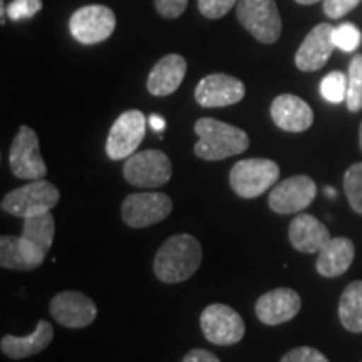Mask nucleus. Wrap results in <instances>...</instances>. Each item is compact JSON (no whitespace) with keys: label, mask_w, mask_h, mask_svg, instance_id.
<instances>
[{"label":"nucleus","mask_w":362,"mask_h":362,"mask_svg":"<svg viewBox=\"0 0 362 362\" xmlns=\"http://www.w3.org/2000/svg\"><path fill=\"white\" fill-rule=\"evenodd\" d=\"M200 327L206 341L215 346H233L245 336L242 315L225 304L208 305L200 315Z\"/></svg>","instance_id":"6e6552de"},{"label":"nucleus","mask_w":362,"mask_h":362,"mask_svg":"<svg viewBox=\"0 0 362 362\" xmlns=\"http://www.w3.org/2000/svg\"><path fill=\"white\" fill-rule=\"evenodd\" d=\"M146 133V117L141 111H126L111 126L106 139V153L112 161L128 160L143 143Z\"/></svg>","instance_id":"9b49d317"},{"label":"nucleus","mask_w":362,"mask_h":362,"mask_svg":"<svg viewBox=\"0 0 362 362\" xmlns=\"http://www.w3.org/2000/svg\"><path fill=\"white\" fill-rule=\"evenodd\" d=\"M272 119L275 126L287 133H302L314 123V112L304 99L293 94H280L274 99L270 107Z\"/></svg>","instance_id":"a211bd4d"},{"label":"nucleus","mask_w":362,"mask_h":362,"mask_svg":"<svg viewBox=\"0 0 362 362\" xmlns=\"http://www.w3.org/2000/svg\"><path fill=\"white\" fill-rule=\"evenodd\" d=\"M149 124H151V128L158 131V133H163V129H165V126H166V121L163 119L161 116L153 115V116H149Z\"/></svg>","instance_id":"f704fd0d"},{"label":"nucleus","mask_w":362,"mask_h":362,"mask_svg":"<svg viewBox=\"0 0 362 362\" xmlns=\"http://www.w3.org/2000/svg\"><path fill=\"white\" fill-rule=\"evenodd\" d=\"M198 143L194 144V155L206 161H220L240 155L250 146V138L243 129L214 117H202L194 123Z\"/></svg>","instance_id":"f03ea898"},{"label":"nucleus","mask_w":362,"mask_h":362,"mask_svg":"<svg viewBox=\"0 0 362 362\" xmlns=\"http://www.w3.org/2000/svg\"><path fill=\"white\" fill-rule=\"evenodd\" d=\"M339 319L349 332H362V280L349 284L339 300Z\"/></svg>","instance_id":"5701e85b"},{"label":"nucleus","mask_w":362,"mask_h":362,"mask_svg":"<svg viewBox=\"0 0 362 362\" xmlns=\"http://www.w3.org/2000/svg\"><path fill=\"white\" fill-rule=\"evenodd\" d=\"M61 193L47 180H34L24 187L8 192L2 200V210L8 215L27 216L49 214L59 203Z\"/></svg>","instance_id":"7ed1b4c3"},{"label":"nucleus","mask_w":362,"mask_h":362,"mask_svg":"<svg viewBox=\"0 0 362 362\" xmlns=\"http://www.w3.org/2000/svg\"><path fill=\"white\" fill-rule=\"evenodd\" d=\"M69 29L78 42L93 45L106 40L116 29V16L101 4L81 7L71 16Z\"/></svg>","instance_id":"9d476101"},{"label":"nucleus","mask_w":362,"mask_h":362,"mask_svg":"<svg viewBox=\"0 0 362 362\" xmlns=\"http://www.w3.org/2000/svg\"><path fill=\"white\" fill-rule=\"evenodd\" d=\"M245 96V86L228 74H210L194 89V99L203 107H226L237 104Z\"/></svg>","instance_id":"4468645a"},{"label":"nucleus","mask_w":362,"mask_h":362,"mask_svg":"<svg viewBox=\"0 0 362 362\" xmlns=\"http://www.w3.org/2000/svg\"><path fill=\"white\" fill-rule=\"evenodd\" d=\"M21 235L49 253L54 242V235H56V221H54L51 211L24 218V228H22Z\"/></svg>","instance_id":"b1692460"},{"label":"nucleus","mask_w":362,"mask_h":362,"mask_svg":"<svg viewBox=\"0 0 362 362\" xmlns=\"http://www.w3.org/2000/svg\"><path fill=\"white\" fill-rule=\"evenodd\" d=\"M183 362H221L214 352L205 349H193L185 356Z\"/></svg>","instance_id":"72a5a7b5"},{"label":"nucleus","mask_w":362,"mask_h":362,"mask_svg":"<svg viewBox=\"0 0 362 362\" xmlns=\"http://www.w3.org/2000/svg\"><path fill=\"white\" fill-rule=\"evenodd\" d=\"M332 39L337 49H341L344 52H354L359 49L362 34L354 24H351V22H344V24L334 27Z\"/></svg>","instance_id":"cd10ccee"},{"label":"nucleus","mask_w":362,"mask_h":362,"mask_svg":"<svg viewBox=\"0 0 362 362\" xmlns=\"http://www.w3.org/2000/svg\"><path fill=\"white\" fill-rule=\"evenodd\" d=\"M347 110L359 112L362 110V54L352 57L347 72Z\"/></svg>","instance_id":"393cba45"},{"label":"nucleus","mask_w":362,"mask_h":362,"mask_svg":"<svg viewBox=\"0 0 362 362\" xmlns=\"http://www.w3.org/2000/svg\"><path fill=\"white\" fill-rule=\"evenodd\" d=\"M297 4H302V6H312V4H317V2H320V0H296ZM324 2V0H322Z\"/></svg>","instance_id":"c9c22d12"},{"label":"nucleus","mask_w":362,"mask_h":362,"mask_svg":"<svg viewBox=\"0 0 362 362\" xmlns=\"http://www.w3.org/2000/svg\"><path fill=\"white\" fill-rule=\"evenodd\" d=\"M54 339V329L47 320H39L37 325L29 336L17 337V336H7L2 337L0 341V349L2 354L7 356L8 359H25V357H33L44 349L51 346Z\"/></svg>","instance_id":"412c9836"},{"label":"nucleus","mask_w":362,"mask_h":362,"mask_svg":"<svg viewBox=\"0 0 362 362\" xmlns=\"http://www.w3.org/2000/svg\"><path fill=\"white\" fill-rule=\"evenodd\" d=\"M280 362H329V359L322 352L314 349V347L302 346L288 351Z\"/></svg>","instance_id":"7c9ffc66"},{"label":"nucleus","mask_w":362,"mask_h":362,"mask_svg":"<svg viewBox=\"0 0 362 362\" xmlns=\"http://www.w3.org/2000/svg\"><path fill=\"white\" fill-rule=\"evenodd\" d=\"M187 74V61L180 54H168L161 57L149 72L146 88L149 94L163 98L173 94L183 83Z\"/></svg>","instance_id":"6ab92c4d"},{"label":"nucleus","mask_w":362,"mask_h":362,"mask_svg":"<svg viewBox=\"0 0 362 362\" xmlns=\"http://www.w3.org/2000/svg\"><path fill=\"white\" fill-rule=\"evenodd\" d=\"M123 173L133 187L160 188L171 180V161L160 149H144L126 160Z\"/></svg>","instance_id":"423d86ee"},{"label":"nucleus","mask_w":362,"mask_h":362,"mask_svg":"<svg viewBox=\"0 0 362 362\" xmlns=\"http://www.w3.org/2000/svg\"><path fill=\"white\" fill-rule=\"evenodd\" d=\"M280 168L267 158H248L235 163L230 171V187L238 197L257 198L277 185Z\"/></svg>","instance_id":"20e7f679"},{"label":"nucleus","mask_w":362,"mask_h":362,"mask_svg":"<svg viewBox=\"0 0 362 362\" xmlns=\"http://www.w3.org/2000/svg\"><path fill=\"white\" fill-rule=\"evenodd\" d=\"M47 252L25 237L2 235L0 238V265L4 269L29 272L44 264Z\"/></svg>","instance_id":"f3484780"},{"label":"nucleus","mask_w":362,"mask_h":362,"mask_svg":"<svg viewBox=\"0 0 362 362\" xmlns=\"http://www.w3.org/2000/svg\"><path fill=\"white\" fill-rule=\"evenodd\" d=\"M320 94L325 101L339 104L347 98V76L341 71H334L325 76L320 83Z\"/></svg>","instance_id":"bb28decb"},{"label":"nucleus","mask_w":362,"mask_h":362,"mask_svg":"<svg viewBox=\"0 0 362 362\" xmlns=\"http://www.w3.org/2000/svg\"><path fill=\"white\" fill-rule=\"evenodd\" d=\"M188 0H155L158 13L165 19H176L187 11Z\"/></svg>","instance_id":"473e14b6"},{"label":"nucleus","mask_w":362,"mask_h":362,"mask_svg":"<svg viewBox=\"0 0 362 362\" xmlns=\"http://www.w3.org/2000/svg\"><path fill=\"white\" fill-rule=\"evenodd\" d=\"M356 248L352 240L346 237L330 238L322 250L317 253L315 269L322 277L334 279L346 274L354 260Z\"/></svg>","instance_id":"4be33fe9"},{"label":"nucleus","mask_w":362,"mask_h":362,"mask_svg":"<svg viewBox=\"0 0 362 362\" xmlns=\"http://www.w3.org/2000/svg\"><path fill=\"white\" fill-rule=\"evenodd\" d=\"M238 0H198V8L208 19H220L225 17Z\"/></svg>","instance_id":"c756f323"},{"label":"nucleus","mask_w":362,"mask_h":362,"mask_svg":"<svg viewBox=\"0 0 362 362\" xmlns=\"http://www.w3.org/2000/svg\"><path fill=\"white\" fill-rule=\"evenodd\" d=\"M317 194L315 181L305 175L291 176L272 188L269 206L279 215H292L305 210Z\"/></svg>","instance_id":"f8f14e48"},{"label":"nucleus","mask_w":362,"mask_h":362,"mask_svg":"<svg viewBox=\"0 0 362 362\" xmlns=\"http://www.w3.org/2000/svg\"><path fill=\"white\" fill-rule=\"evenodd\" d=\"M361 0H324V12L330 19H341L359 6Z\"/></svg>","instance_id":"2f4dec72"},{"label":"nucleus","mask_w":362,"mask_h":362,"mask_svg":"<svg viewBox=\"0 0 362 362\" xmlns=\"http://www.w3.org/2000/svg\"><path fill=\"white\" fill-rule=\"evenodd\" d=\"M202 245L193 235L178 233L166 240L156 252L153 270L163 284L188 280L202 264Z\"/></svg>","instance_id":"f257e3e1"},{"label":"nucleus","mask_w":362,"mask_h":362,"mask_svg":"<svg viewBox=\"0 0 362 362\" xmlns=\"http://www.w3.org/2000/svg\"><path fill=\"white\" fill-rule=\"evenodd\" d=\"M237 17L240 24L264 44L277 42L282 34V19L275 0H238Z\"/></svg>","instance_id":"39448f33"},{"label":"nucleus","mask_w":362,"mask_h":362,"mask_svg":"<svg viewBox=\"0 0 362 362\" xmlns=\"http://www.w3.org/2000/svg\"><path fill=\"white\" fill-rule=\"evenodd\" d=\"M300 296L288 287L274 288L262 296L255 304V314L265 325H280L288 322L300 312Z\"/></svg>","instance_id":"dca6fc26"},{"label":"nucleus","mask_w":362,"mask_h":362,"mask_svg":"<svg viewBox=\"0 0 362 362\" xmlns=\"http://www.w3.org/2000/svg\"><path fill=\"white\" fill-rule=\"evenodd\" d=\"M171 210H173V202L166 193H133L124 198L123 206H121V216L131 228H146V226L168 218Z\"/></svg>","instance_id":"1a4fd4ad"},{"label":"nucleus","mask_w":362,"mask_h":362,"mask_svg":"<svg viewBox=\"0 0 362 362\" xmlns=\"http://www.w3.org/2000/svg\"><path fill=\"white\" fill-rule=\"evenodd\" d=\"M359 146L362 149V123H361V128H359Z\"/></svg>","instance_id":"e433bc0d"},{"label":"nucleus","mask_w":362,"mask_h":362,"mask_svg":"<svg viewBox=\"0 0 362 362\" xmlns=\"http://www.w3.org/2000/svg\"><path fill=\"white\" fill-rule=\"evenodd\" d=\"M11 171L21 180H42L47 175L42 155H40L37 133L29 126H21L13 138L8 155Z\"/></svg>","instance_id":"0eeeda50"},{"label":"nucleus","mask_w":362,"mask_h":362,"mask_svg":"<svg viewBox=\"0 0 362 362\" xmlns=\"http://www.w3.org/2000/svg\"><path fill=\"white\" fill-rule=\"evenodd\" d=\"M344 192L351 208L362 215V163H354L344 175Z\"/></svg>","instance_id":"a878e982"},{"label":"nucleus","mask_w":362,"mask_h":362,"mask_svg":"<svg viewBox=\"0 0 362 362\" xmlns=\"http://www.w3.org/2000/svg\"><path fill=\"white\" fill-rule=\"evenodd\" d=\"M288 240L297 252L319 253L330 240V233L322 221L312 215L302 214L291 221Z\"/></svg>","instance_id":"aec40b11"},{"label":"nucleus","mask_w":362,"mask_h":362,"mask_svg":"<svg viewBox=\"0 0 362 362\" xmlns=\"http://www.w3.org/2000/svg\"><path fill=\"white\" fill-rule=\"evenodd\" d=\"M334 27L329 24H319L307 34L296 54V66L304 72H314L322 69L332 56L336 44L332 39Z\"/></svg>","instance_id":"2eb2a0df"},{"label":"nucleus","mask_w":362,"mask_h":362,"mask_svg":"<svg viewBox=\"0 0 362 362\" xmlns=\"http://www.w3.org/2000/svg\"><path fill=\"white\" fill-rule=\"evenodd\" d=\"M42 8V0H12L7 7V16L11 21L30 19Z\"/></svg>","instance_id":"c85d7f7f"},{"label":"nucleus","mask_w":362,"mask_h":362,"mask_svg":"<svg viewBox=\"0 0 362 362\" xmlns=\"http://www.w3.org/2000/svg\"><path fill=\"white\" fill-rule=\"evenodd\" d=\"M49 312L57 324L67 329H83L94 322L98 307L84 293L66 291L52 297Z\"/></svg>","instance_id":"ddd939ff"}]
</instances>
